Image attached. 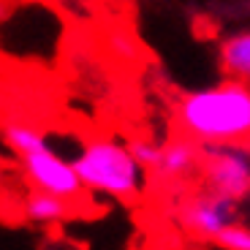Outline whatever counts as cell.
Instances as JSON below:
<instances>
[{
	"label": "cell",
	"mask_w": 250,
	"mask_h": 250,
	"mask_svg": "<svg viewBox=\"0 0 250 250\" xmlns=\"http://www.w3.org/2000/svg\"><path fill=\"white\" fill-rule=\"evenodd\" d=\"M19 166H22L27 185L36 188V190H46V193L62 196L68 201L84 190V185H82L79 174L74 169V161L60 158L52 150V144L36 152H27V155H19Z\"/></svg>",
	"instance_id": "obj_4"
},
{
	"label": "cell",
	"mask_w": 250,
	"mask_h": 250,
	"mask_svg": "<svg viewBox=\"0 0 250 250\" xmlns=\"http://www.w3.org/2000/svg\"><path fill=\"white\" fill-rule=\"evenodd\" d=\"M3 139H6L8 150H14L17 155H27V152H36L41 147H49L46 133H41L27 123H8L6 131H3Z\"/></svg>",
	"instance_id": "obj_9"
},
{
	"label": "cell",
	"mask_w": 250,
	"mask_h": 250,
	"mask_svg": "<svg viewBox=\"0 0 250 250\" xmlns=\"http://www.w3.org/2000/svg\"><path fill=\"white\" fill-rule=\"evenodd\" d=\"M239 220V201L220 196L215 190H204V193L188 199L180 207V223L190 237L201 239V242H212L223 229Z\"/></svg>",
	"instance_id": "obj_5"
},
{
	"label": "cell",
	"mask_w": 250,
	"mask_h": 250,
	"mask_svg": "<svg viewBox=\"0 0 250 250\" xmlns=\"http://www.w3.org/2000/svg\"><path fill=\"white\" fill-rule=\"evenodd\" d=\"M74 169L84 190L133 204L147 185V169L133 158L131 147L117 139H93L74 158Z\"/></svg>",
	"instance_id": "obj_2"
},
{
	"label": "cell",
	"mask_w": 250,
	"mask_h": 250,
	"mask_svg": "<svg viewBox=\"0 0 250 250\" xmlns=\"http://www.w3.org/2000/svg\"><path fill=\"white\" fill-rule=\"evenodd\" d=\"M180 133L199 144L250 142V84L234 76L185 93L174 109Z\"/></svg>",
	"instance_id": "obj_1"
},
{
	"label": "cell",
	"mask_w": 250,
	"mask_h": 250,
	"mask_svg": "<svg viewBox=\"0 0 250 250\" xmlns=\"http://www.w3.org/2000/svg\"><path fill=\"white\" fill-rule=\"evenodd\" d=\"M22 218L33 226H55L74 218V209H71L68 199L33 188V193L25 196V201H22Z\"/></svg>",
	"instance_id": "obj_7"
},
{
	"label": "cell",
	"mask_w": 250,
	"mask_h": 250,
	"mask_svg": "<svg viewBox=\"0 0 250 250\" xmlns=\"http://www.w3.org/2000/svg\"><path fill=\"white\" fill-rule=\"evenodd\" d=\"M204 188L239 201L250 199V142L201 144Z\"/></svg>",
	"instance_id": "obj_3"
},
{
	"label": "cell",
	"mask_w": 250,
	"mask_h": 250,
	"mask_svg": "<svg viewBox=\"0 0 250 250\" xmlns=\"http://www.w3.org/2000/svg\"><path fill=\"white\" fill-rule=\"evenodd\" d=\"M6 14H8V6H6V0H0V19L6 17Z\"/></svg>",
	"instance_id": "obj_12"
},
{
	"label": "cell",
	"mask_w": 250,
	"mask_h": 250,
	"mask_svg": "<svg viewBox=\"0 0 250 250\" xmlns=\"http://www.w3.org/2000/svg\"><path fill=\"white\" fill-rule=\"evenodd\" d=\"M215 245L223 250H250V226L237 220V223H231L229 229H223L218 234Z\"/></svg>",
	"instance_id": "obj_10"
},
{
	"label": "cell",
	"mask_w": 250,
	"mask_h": 250,
	"mask_svg": "<svg viewBox=\"0 0 250 250\" xmlns=\"http://www.w3.org/2000/svg\"><path fill=\"white\" fill-rule=\"evenodd\" d=\"M128 147H131L133 158H136L147 171L155 169L158 161H161V152H163V144L152 142V139H133V142H128Z\"/></svg>",
	"instance_id": "obj_11"
},
{
	"label": "cell",
	"mask_w": 250,
	"mask_h": 250,
	"mask_svg": "<svg viewBox=\"0 0 250 250\" xmlns=\"http://www.w3.org/2000/svg\"><path fill=\"white\" fill-rule=\"evenodd\" d=\"M218 62L223 76H234L250 84V30H237L220 41Z\"/></svg>",
	"instance_id": "obj_8"
},
{
	"label": "cell",
	"mask_w": 250,
	"mask_h": 250,
	"mask_svg": "<svg viewBox=\"0 0 250 250\" xmlns=\"http://www.w3.org/2000/svg\"><path fill=\"white\" fill-rule=\"evenodd\" d=\"M199 169H201V144L185 136V133H180L177 139L163 144L161 161L150 174L163 185H180V182L190 180Z\"/></svg>",
	"instance_id": "obj_6"
},
{
	"label": "cell",
	"mask_w": 250,
	"mask_h": 250,
	"mask_svg": "<svg viewBox=\"0 0 250 250\" xmlns=\"http://www.w3.org/2000/svg\"><path fill=\"white\" fill-rule=\"evenodd\" d=\"M0 185H3V169H0Z\"/></svg>",
	"instance_id": "obj_13"
}]
</instances>
